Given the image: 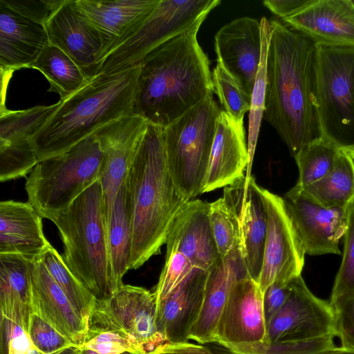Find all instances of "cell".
I'll return each instance as SVG.
<instances>
[{
	"label": "cell",
	"instance_id": "obj_37",
	"mask_svg": "<svg viewBox=\"0 0 354 354\" xmlns=\"http://www.w3.org/2000/svg\"><path fill=\"white\" fill-rule=\"evenodd\" d=\"M214 92L224 109V111L238 121H243L249 111L251 96L234 80L224 67L217 62L212 73Z\"/></svg>",
	"mask_w": 354,
	"mask_h": 354
},
{
	"label": "cell",
	"instance_id": "obj_33",
	"mask_svg": "<svg viewBox=\"0 0 354 354\" xmlns=\"http://www.w3.org/2000/svg\"><path fill=\"white\" fill-rule=\"evenodd\" d=\"M47 270L88 326L97 299L72 272L63 257L50 245L39 258Z\"/></svg>",
	"mask_w": 354,
	"mask_h": 354
},
{
	"label": "cell",
	"instance_id": "obj_35",
	"mask_svg": "<svg viewBox=\"0 0 354 354\" xmlns=\"http://www.w3.org/2000/svg\"><path fill=\"white\" fill-rule=\"evenodd\" d=\"M261 55L260 64L256 76L251 96V104L249 110V124L248 136V151L249 162L246 170L247 177L252 176L251 171L256 145L260 131L261 120L265 110V97L266 87V62L268 46L272 32V26L268 19L263 17L261 20Z\"/></svg>",
	"mask_w": 354,
	"mask_h": 354
},
{
	"label": "cell",
	"instance_id": "obj_1",
	"mask_svg": "<svg viewBox=\"0 0 354 354\" xmlns=\"http://www.w3.org/2000/svg\"><path fill=\"white\" fill-rule=\"evenodd\" d=\"M270 22L263 118L294 157L321 136L316 98L317 44L281 19Z\"/></svg>",
	"mask_w": 354,
	"mask_h": 354
},
{
	"label": "cell",
	"instance_id": "obj_52",
	"mask_svg": "<svg viewBox=\"0 0 354 354\" xmlns=\"http://www.w3.org/2000/svg\"><path fill=\"white\" fill-rule=\"evenodd\" d=\"M25 354H45L38 350L33 344L30 346V348L27 351Z\"/></svg>",
	"mask_w": 354,
	"mask_h": 354
},
{
	"label": "cell",
	"instance_id": "obj_42",
	"mask_svg": "<svg viewBox=\"0 0 354 354\" xmlns=\"http://www.w3.org/2000/svg\"><path fill=\"white\" fill-rule=\"evenodd\" d=\"M27 333L33 346L45 354H55L66 348L76 346L35 313L30 315Z\"/></svg>",
	"mask_w": 354,
	"mask_h": 354
},
{
	"label": "cell",
	"instance_id": "obj_15",
	"mask_svg": "<svg viewBox=\"0 0 354 354\" xmlns=\"http://www.w3.org/2000/svg\"><path fill=\"white\" fill-rule=\"evenodd\" d=\"M148 126L142 118L131 114L108 123L94 133L103 153L100 182L107 225L115 196L127 178Z\"/></svg>",
	"mask_w": 354,
	"mask_h": 354
},
{
	"label": "cell",
	"instance_id": "obj_50",
	"mask_svg": "<svg viewBox=\"0 0 354 354\" xmlns=\"http://www.w3.org/2000/svg\"><path fill=\"white\" fill-rule=\"evenodd\" d=\"M55 354H79V348L77 346H72Z\"/></svg>",
	"mask_w": 354,
	"mask_h": 354
},
{
	"label": "cell",
	"instance_id": "obj_24",
	"mask_svg": "<svg viewBox=\"0 0 354 354\" xmlns=\"http://www.w3.org/2000/svg\"><path fill=\"white\" fill-rule=\"evenodd\" d=\"M283 21L316 44L354 48L351 0H316L301 12Z\"/></svg>",
	"mask_w": 354,
	"mask_h": 354
},
{
	"label": "cell",
	"instance_id": "obj_32",
	"mask_svg": "<svg viewBox=\"0 0 354 354\" xmlns=\"http://www.w3.org/2000/svg\"><path fill=\"white\" fill-rule=\"evenodd\" d=\"M324 206L346 208L354 198V160L341 149L330 171L304 189Z\"/></svg>",
	"mask_w": 354,
	"mask_h": 354
},
{
	"label": "cell",
	"instance_id": "obj_4",
	"mask_svg": "<svg viewBox=\"0 0 354 354\" xmlns=\"http://www.w3.org/2000/svg\"><path fill=\"white\" fill-rule=\"evenodd\" d=\"M140 65L100 73L64 100L32 142L38 162L59 156L108 123L133 114Z\"/></svg>",
	"mask_w": 354,
	"mask_h": 354
},
{
	"label": "cell",
	"instance_id": "obj_2",
	"mask_svg": "<svg viewBox=\"0 0 354 354\" xmlns=\"http://www.w3.org/2000/svg\"><path fill=\"white\" fill-rule=\"evenodd\" d=\"M196 28L148 53L140 63L133 114L165 128L196 104L213 95L207 56Z\"/></svg>",
	"mask_w": 354,
	"mask_h": 354
},
{
	"label": "cell",
	"instance_id": "obj_40",
	"mask_svg": "<svg viewBox=\"0 0 354 354\" xmlns=\"http://www.w3.org/2000/svg\"><path fill=\"white\" fill-rule=\"evenodd\" d=\"M209 216L216 248L223 258L238 246L234 221L223 197L209 203Z\"/></svg>",
	"mask_w": 354,
	"mask_h": 354
},
{
	"label": "cell",
	"instance_id": "obj_25",
	"mask_svg": "<svg viewBox=\"0 0 354 354\" xmlns=\"http://www.w3.org/2000/svg\"><path fill=\"white\" fill-rule=\"evenodd\" d=\"M248 276L238 246L208 271L203 307L189 339L200 344L216 342L218 323L230 290L236 281Z\"/></svg>",
	"mask_w": 354,
	"mask_h": 354
},
{
	"label": "cell",
	"instance_id": "obj_48",
	"mask_svg": "<svg viewBox=\"0 0 354 354\" xmlns=\"http://www.w3.org/2000/svg\"><path fill=\"white\" fill-rule=\"evenodd\" d=\"M316 0H266L263 5L279 19L285 20L297 15Z\"/></svg>",
	"mask_w": 354,
	"mask_h": 354
},
{
	"label": "cell",
	"instance_id": "obj_23",
	"mask_svg": "<svg viewBox=\"0 0 354 354\" xmlns=\"http://www.w3.org/2000/svg\"><path fill=\"white\" fill-rule=\"evenodd\" d=\"M30 275L32 313L42 317L77 347L81 346L88 326L40 259L30 262Z\"/></svg>",
	"mask_w": 354,
	"mask_h": 354
},
{
	"label": "cell",
	"instance_id": "obj_22",
	"mask_svg": "<svg viewBox=\"0 0 354 354\" xmlns=\"http://www.w3.org/2000/svg\"><path fill=\"white\" fill-rule=\"evenodd\" d=\"M248 162L243 121H238L221 110L216 123L203 193L225 187L243 177Z\"/></svg>",
	"mask_w": 354,
	"mask_h": 354
},
{
	"label": "cell",
	"instance_id": "obj_41",
	"mask_svg": "<svg viewBox=\"0 0 354 354\" xmlns=\"http://www.w3.org/2000/svg\"><path fill=\"white\" fill-rule=\"evenodd\" d=\"M194 268L183 254L179 252L167 253L165 266L153 292L156 304L167 297Z\"/></svg>",
	"mask_w": 354,
	"mask_h": 354
},
{
	"label": "cell",
	"instance_id": "obj_47",
	"mask_svg": "<svg viewBox=\"0 0 354 354\" xmlns=\"http://www.w3.org/2000/svg\"><path fill=\"white\" fill-rule=\"evenodd\" d=\"M290 282H273L263 292L264 313L267 326L286 301L291 289Z\"/></svg>",
	"mask_w": 354,
	"mask_h": 354
},
{
	"label": "cell",
	"instance_id": "obj_20",
	"mask_svg": "<svg viewBox=\"0 0 354 354\" xmlns=\"http://www.w3.org/2000/svg\"><path fill=\"white\" fill-rule=\"evenodd\" d=\"M209 203L189 200L173 221L166 240L167 253L183 254L194 268L209 271L221 259L209 221Z\"/></svg>",
	"mask_w": 354,
	"mask_h": 354
},
{
	"label": "cell",
	"instance_id": "obj_17",
	"mask_svg": "<svg viewBox=\"0 0 354 354\" xmlns=\"http://www.w3.org/2000/svg\"><path fill=\"white\" fill-rule=\"evenodd\" d=\"M215 342L225 347L268 343L263 292L250 276L232 286L218 323Z\"/></svg>",
	"mask_w": 354,
	"mask_h": 354
},
{
	"label": "cell",
	"instance_id": "obj_30",
	"mask_svg": "<svg viewBox=\"0 0 354 354\" xmlns=\"http://www.w3.org/2000/svg\"><path fill=\"white\" fill-rule=\"evenodd\" d=\"M107 236L111 279L115 292L123 285V277L130 270L133 243L131 206L125 181L113 202Z\"/></svg>",
	"mask_w": 354,
	"mask_h": 354
},
{
	"label": "cell",
	"instance_id": "obj_26",
	"mask_svg": "<svg viewBox=\"0 0 354 354\" xmlns=\"http://www.w3.org/2000/svg\"><path fill=\"white\" fill-rule=\"evenodd\" d=\"M42 216L29 203H0V254L39 259L51 245L43 232Z\"/></svg>",
	"mask_w": 354,
	"mask_h": 354
},
{
	"label": "cell",
	"instance_id": "obj_31",
	"mask_svg": "<svg viewBox=\"0 0 354 354\" xmlns=\"http://www.w3.org/2000/svg\"><path fill=\"white\" fill-rule=\"evenodd\" d=\"M30 68L39 71L50 84V92L64 100L89 81L75 62L59 48L49 44L40 53Z\"/></svg>",
	"mask_w": 354,
	"mask_h": 354
},
{
	"label": "cell",
	"instance_id": "obj_21",
	"mask_svg": "<svg viewBox=\"0 0 354 354\" xmlns=\"http://www.w3.org/2000/svg\"><path fill=\"white\" fill-rule=\"evenodd\" d=\"M208 271L194 268L180 285L157 304L156 322L166 343L187 342L203 307Z\"/></svg>",
	"mask_w": 354,
	"mask_h": 354
},
{
	"label": "cell",
	"instance_id": "obj_44",
	"mask_svg": "<svg viewBox=\"0 0 354 354\" xmlns=\"http://www.w3.org/2000/svg\"><path fill=\"white\" fill-rule=\"evenodd\" d=\"M1 354H25L32 345L28 333L19 324L1 316Z\"/></svg>",
	"mask_w": 354,
	"mask_h": 354
},
{
	"label": "cell",
	"instance_id": "obj_9",
	"mask_svg": "<svg viewBox=\"0 0 354 354\" xmlns=\"http://www.w3.org/2000/svg\"><path fill=\"white\" fill-rule=\"evenodd\" d=\"M316 98L321 136L354 144V48L317 44Z\"/></svg>",
	"mask_w": 354,
	"mask_h": 354
},
{
	"label": "cell",
	"instance_id": "obj_19",
	"mask_svg": "<svg viewBox=\"0 0 354 354\" xmlns=\"http://www.w3.org/2000/svg\"><path fill=\"white\" fill-rule=\"evenodd\" d=\"M217 62L250 96L261 55V22L243 17L223 26L214 37Z\"/></svg>",
	"mask_w": 354,
	"mask_h": 354
},
{
	"label": "cell",
	"instance_id": "obj_11",
	"mask_svg": "<svg viewBox=\"0 0 354 354\" xmlns=\"http://www.w3.org/2000/svg\"><path fill=\"white\" fill-rule=\"evenodd\" d=\"M268 226L258 283L263 292L275 281L288 283L301 275L306 252L283 198L262 188Z\"/></svg>",
	"mask_w": 354,
	"mask_h": 354
},
{
	"label": "cell",
	"instance_id": "obj_13",
	"mask_svg": "<svg viewBox=\"0 0 354 354\" xmlns=\"http://www.w3.org/2000/svg\"><path fill=\"white\" fill-rule=\"evenodd\" d=\"M290 286L286 301L267 326L268 343L336 336V315L330 303L314 295L301 275Z\"/></svg>",
	"mask_w": 354,
	"mask_h": 354
},
{
	"label": "cell",
	"instance_id": "obj_46",
	"mask_svg": "<svg viewBox=\"0 0 354 354\" xmlns=\"http://www.w3.org/2000/svg\"><path fill=\"white\" fill-rule=\"evenodd\" d=\"M212 344V342L205 344H194L188 342L177 344L165 343L149 354H236L220 344H218V346H213Z\"/></svg>",
	"mask_w": 354,
	"mask_h": 354
},
{
	"label": "cell",
	"instance_id": "obj_54",
	"mask_svg": "<svg viewBox=\"0 0 354 354\" xmlns=\"http://www.w3.org/2000/svg\"><path fill=\"white\" fill-rule=\"evenodd\" d=\"M353 5L354 6V0H351Z\"/></svg>",
	"mask_w": 354,
	"mask_h": 354
},
{
	"label": "cell",
	"instance_id": "obj_38",
	"mask_svg": "<svg viewBox=\"0 0 354 354\" xmlns=\"http://www.w3.org/2000/svg\"><path fill=\"white\" fill-rule=\"evenodd\" d=\"M334 335L315 339L226 347L236 354H320L335 347Z\"/></svg>",
	"mask_w": 354,
	"mask_h": 354
},
{
	"label": "cell",
	"instance_id": "obj_29",
	"mask_svg": "<svg viewBox=\"0 0 354 354\" xmlns=\"http://www.w3.org/2000/svg\"><path fill=\"white\" fill-rule=\"evenodd\" d=\"M30 262L19 255L0 254L1 316L26 332L32 313Z\"/></svg>",
	"mask_w": 354,
	"mask_h": 354
},
{
	"label": "cell",
	"instance_id": "obj_18",
	"mask_svg": "<svg viewBox=\"0 0 354 354\" xmlns=\"http://www.w3.org/2000/svg\"><path fill=\"white\" fill-rule=\"evenodd\" d=\"M44 26L50 44L68 55L88 80L97 75L103 53L102 39L77 0H64Z\"/></svg>",
	"mask_w": 354,
	"mask_h": 354
},
{
	"label": "cell",
	"instance_id": "obj_10",
	"mask_svg": "<svg viewBox=\"0 0 354 354\" xmlns=\"http://www.w3.org/2000/svg\"><path fill=\"white\" fill-rule=\"evenodd\" d=\"M156 310L153 293L142 287L123 284L109 297L97 300L88 326L118 330L149 354L166 343L156 326Z\"/></svg>",
	"mask_w": 354,
	"mask_h": 354
},
{
	"label": "cell",
	"instance_id": "obj_49",
	"mask_svg": "<svg viewBox=\"0 0 354 354\" xmlns=\"http://www.w3.org/2000/svg\"><path fill=\"white\" fill-rule=\"evenodd\" d=\"M321 354H354V349L346 348L344 346L334 347L327 350Z\"/></svg>",
	"mask_w": 354,
	"mask_h": 354
},
{
	"label": "cell",
	"instance_id": "obj_5",
	"mask_svg": "<svg viewBox=\"0 0 354 354\" xmlns=\"http://www.w3.org/2000/svg\"><path fill=\"white\" fill-rule=\"evenodd\" d=\"M50 221L58 229L64 245L63 259L72 272L97 300L113 294L100 180Z\"/></svg>",
	"mask_w": 354,
	"mask_h": 354
},
{
	"label": "cell",
	"instance_id": "obj_3",
	"mask_svg": "<svg viewBox=\"0 0 354 354\" xmlns=\"http://www.w3.org/2000/svg\"><path fill=\"white\" fill-rule=\"evenodd\" d=\"M133 228L130 270L141 267L166 243L170 226L189 201L169 172L163 128L149 124L125 180Z\"/></svg>",
	"mask_w": 354,
	"mask_h": 354
},
{
	"label": "cell",
	"instance_id": "obj_27",
	"mask_svg": "<svg viewBox=\"0 0 354 354\" xmlns=\"http://www.w3.org/2000/svg\"><path fill=\"white\" fill-rule=\"evenodd\" d=\"M50 44L45 26L0 3V66L2 73L30 68Z\"/></svg>",
	"mask_w": 354,
	"mask_h": 354
},
{
	"label": "cell",
	"instance_id": "obj_8",
	"mask_svg": "<svg viewBox=\"0 0 354 354\" xmlns=\"http://www.w3.org/2000/svg\"><path fill=\"white\" fill-rule=\"evenodd\" d=\"M220 0H160L150 14L127 33L102 60L98 73L139 66L144 57L167 41L199 28Z\"/></svg>",
	"mask_w": 354,
	"mask_h": 354
},
{
	"label": "cell",
	"instance_id": "obj_36",
	"mask_svg": "<svg viewBox=\"0 0 354 354\" xmlns=\"http://www.w3.org/2000/svg\"><path fill=\"white\" fill-rule=\"evenodd\" d=\"M353 295H354V198L348 206L347 226L344 235L342 259L335 279L329 303L335 311L346 299Z\"/></svg>",
	"mask_w": 354,
	"mask_h": 354
},
{
	"label": "cell",
	"instance_id": "obj_6",
	"mask_svg": "<svg viewBox=\"0 0 354 354\" xmlns=\"http://www.w3.org/2000/svg\"><path fill=\"white\" fill-rule=\"evenodd\" d=\"M102 167L103 153L93 133L65 153L37 163L25 184L28 202L50 220L100 180Z\"/></svg>",
	"mask_w": 354,
	"mask_h": 354
},
{
	"label": "cell",
	"instance_id": "obj_16",
	"mask_svg": "<svg viewBox=\"0 0 354 354\" xmlns=\"http://www.w3.org/2000/svg\"><path fill=\"white\" fill-rule=\"evenodd\" d=\"M59 102L22 111L1 108L0 180L26 176L38 162L32 138L58 108Z\"/></svg>",
	"mask_w": 354,
	"mask_h": 354
},
{
	"label": "cell",
	"instance_id": "obj_39",
	"mask_svg": "<svg viewBox=\"0 0 354 354\" xmlns=\"http://www.w3.org/2000/svg\"><path fill=\"white\" fill-rule=\"evenodd\" d=\"M80 348L100 354H148L138 343L114 330L88 326L86 337Z\"/></svg>",
	"mask_w": 354,
	"mask_h": 354
},
{
	"label": "cell",
	"instance_id": "obj_28",
	"mask_svg": "<svg viewBox=\"0 0 354 354\" xmlns=\"http://www.w3.org/2000/svg\"><path fill=\"white\" fill-rule=\"evenodd\" d=\"M159 1L77 0L83 14L101 35L103 53L100 62L127 33L150 14Z\"/></svg>",
	"mask_w": 354,
	"mask_h": 354
},
{
	"label": "cell",
	"instance_id": "obj_45",
	"mask_svg": "<svg viewBox=\"0 0 354 354\" xmlns=\"http://www.w3.org/2000/svg\"><path fill=\"white\" fill-rule=\"evenodd\" d=\"M336 336L342 346L354 349V295L346 299L335 311Z\"/></svg>",
	"mask_w": 354,
	"mask_h": 354
},
{
	"label": "cell",
	"instance_id": "obj_7",
	"mask_svg": "<svg viewBox=\"0 0 354 354\" xmlns=\"http://www.w3.org/2000/svg\"><path fill=\"white\" fill-rule=\"evenodd\" d=\"M221 111L210 95L163 128L168 168L176 189L187 200L203 194Z\"/></svg>",
	"mask_w": 354,
	"mask_h": 354
},
{
	"label": "cell",
	"instance_id": "obj_14",
	"mask_svg": "<svg viewBox=\"0 0 354 354\" xmlns=\"http://www.w3.org/2000/svg\"><path fill=\"white\" fill-rule=\"evenodd\" d=\"M282 198L306 254H342L339 243L346 230L348 207L324 206L297 185Z\"/></svg>",
	"mask_w": 354,
	"mask_h": 354
},
{
	"label": "cell",
	"instance_id": "obj_34",
	"mask_svg": "<svg viewBox=\"0 0 354 354\" xmlns=\"http://www.w3.org/2000/svg\"><path fill=\"white\" fill-rule=\"evenodd\" d=\"M341 148L320 136L304 146L295 156L299 170L297 185L305 189L323 178L334 167Z\"/></svg>",
	"mask_w": 354,
	"mask_h": 354
},
{
	"label": "cell",
	"instance_id": "obj_51",
	"mask_svg": "<svg viewBox=\"0 0 354 354\" xmlns=\"http://www.w3.org/2000/svg\"><path fill=\"white\" fill-rule=\"evenodd\" d=\"M341 149L349 154L354 160V144Z\"/></svg>",
	"mask_w": 354,
	"mask_h": 354
},
{
	"label": "cell",
	"instance_id": "obj_53",
	"mask_svg": "<svg viewBox=\"0 0 354 354\" xmlns=\"http://www.w3.org/2000/svg\"><path fill=\"white\" fill-rule=\"evenodd\" d=\"M79 348V354H100V353L93 352V351L88 350V349L80 348ZM122 354H134V353H122Z\"/></svg>",
	"mask_w": 354,
	"mask_h": 354
},
{
	"label": "cell",
	"instance_id": "obj_12",
	"mask_svg": "<svg viewBox=\"0 0 354 354\" xmlns=\"http://www.w3.org/2000/svg\"><path fill=\"white\" fill-rule=\"evenodd\" d=\"M261 187L252 175L224 187L223 198L232 214L238 248L250 277L258 283L264 254L268 215Z\"/></svg>",
	"mask_w": 354,
	"mask_h": 354
},
{
	"label": "cell",
	"instance_id": "obj_43",
	"mask_svg": "<svg viewBox=\"0 0 354 354\" xmlns=\"http://www.w3.org/2000/svg\"><path fill=\"white\" fill-rule=\"evenodd\" d=\"M64 0H0V3L20 15L45 25Z\"/></svg>",
	"mask_w": 354,
	"mask_h": 354
},
{
	"label": "cell",
	"instance_id": "obj_55",
	"mask_svg": "<svg viewBox=\"0 0 354 354\" xmlns=\"http://www.w3.org/2000/svg\"><path fill=\"white\" fill-rule=\"evenodd\" d=\"M321 354V353H320Z\"/></svg>",
	"mask_w": 354,
	"mask_h": 354
}]
</instances>
